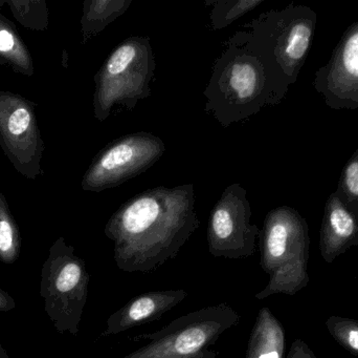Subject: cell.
<instances>
[{"label":"cell","instance_id":"obj_1","mask_svg":"<svg viewBox=\"0 0 358 358\" xmlns=\"http://www.w3.org/2000/svg\"><path fill=\"white\" fill-rule=\"evenodd\" d=\"M195 202L192 183L147 189L126 201L104 227L117 268L150 273L176 259L199 228Z\"/></svg>","mask_w":358,"mask_h":358},{"label":"cell","instance_id":"obj_2","mask_svg":"<svg viewBox=\"0 0 358 358\" xmlns=\"http://www.w3.org/2000/svg\"><path fill=\"white\" fill-rule=\"evenodd\" d=\"M292 85L250 31L236 32L213 64L204 111L227 128L280 104Z\"/></svg>","mask_w":358,"mask_h":358},{"label":"cell","instance_id":"obj_3","mask_svg":"<svg viewBox=\"0 0 358 358\" xmlns=\"http://www.w3.org/2000/svg\"><path fill=\"white\" fill-rule=\"evenodd\" d=\"M260 265L268 283L255 296H296L308 286L310 235L304 216L290 206L273 208L265 216L259 237Z\"/></svg>","mask_w":358,"mask_h":358},{"label":"cell","instance_id":"obj_4","mask_svg":"<svg viewBox=\"0 0 358 358\" xmlns=\"http://www.w3.org/2000/svg\"><path fill=\"white\" fill-rule=\"evenodd\" d=\"M157 60L148 36H132L117 44L94 75V113L103 122L115 106L132 111L152 94Z\"/></svg>","mask_w":358,"mask_h":358},{"label":"cell","instance_id":"obj_5","mask_svg":"<svg viewBox=\"0 0 358 358\" xmlns=\"http://www.w3.org/2000/svg\"><path fill=\"white\" fill-rule=\"evenodd\" d=\"M240 319L241 315L224 303L204 307L178 317L163 329L129 338L147 344L120 358H218L212 347L227 330L239 325Z\"/></svg>","mask_w":358,"mask_h":358},{"label":"cell","instance_id":"obj_6","mask_svg":"<svg viewBox=\"0 0 358 358\" xmlns=\"http://www.w3.org/2000/svg\"><path fill=\"white\" fill-rule=\"evenodd\" d=\"M90 273L75 247L60 237L50 248L41 269L40 296L59 333L77 336L88 298Z\"/></svg>","mask_w":358,"mask_h":358},{"label":"cell","instance_id":"obj_7","mask_svg":"<svg viewBox=\"0 0 358 358\" xmlns=\"http://www.w3.org/2000/svg\"><path fill=\"white\" fill-rule=\"evenodd\" d=\"M317 12L304 4L261 13L244 27L294 84L306 62L317 31Z\"/></svg>","mask_w":358,"mask_h":358},{"label":"cell","instance_id":"obj_8","mask_svg":"<svg viewBox=\"0 0 358 358\" xmlns=\"http://www.w3.org/2000/svg\"><path fill=\"white\" fill-rule=\"evenodd\" d=\"M165 151V142L150 132L115 139L94 158L82 179V189L101 193L120 186L152 167Z\"/></svg>","mask_w":358,"mask_h":358},{"label":"cell","instance_id":"obj_9","mask_svg":"<svg viewBox=\"0 0 358 358\" xmlns=\"http://www.w3.org/2000/svg\"><path fill=\"white\" fill-rule=\"evenodd\" d=\"M252 207L241 185H229L210 210L208 252L214 258L240 260L254 256L261 229L250 223Z\"/></svg>","mask_w":358,"mask_h":358},{"label":"cell","instance_id":"obj_10","mask_svg":"<svg viewBox=\"0 0 358 358\" xmlns=\"http://www.w3.org/2000/svg\"><path fill=\"white\" fill-rule=\"evenodd\" d=\"M35 107L20 95L0 90V147L15 170L31 180L43 174L44 142Z\"/></svg>","mask_w":358,"mask_h":358},{"label":"cell","instance_id":"obj_11","mask_svg":"<svg viewBox=\"0 0 358 358\" xmlns=\"http://www.w3.org/2000/svg\"><path fill=\"white\" fill-rule=\"evenodd\" d=\"M313 88L329 109H358V21L347 27L328 62L315 71Z\"/></svg>","mask_w":358,"mask_h":358},{"label":"cell","instance_id":"obj_12","mask_svg":"<svg viewBox=\"0 0 358 358\" xmlns=\"http://www.w3.org/2000/svg\"><path fill=\"white\" fill-rule=\"evenodd\" d=\"M187 296V292L183 289L157 290L136 296L108 317L106 329L101 336H117L145 324L159 321Z\"/></svg>","mask_w":358,"mask_h":358},{"label":"cell","instance_id":"obj_13","mask_svg":"<svg viewBox=\"0 0 358 358\" xmlns=\"http://www.w3.org/2000/svg\"><path fill=\"white\" fill-rule=\"evenodd\" d=\"M358 246V219L336 191L328 197L320 230V252L327 264Z\"/></svg>","mask_w":358,"mask_h":358},{"label":"cell","instance_id":"obj_14","mask_svg":"<svg viewBox=\"0 0 358 358\" xmlns=\"http://www.w3.org/2000/svg\"><path fill=\"white\" fill-rule=\"evenodd\" d=\"M286 334L268 307H262L250 331L245 358H285Z\"/></svg>","mask_w":358,"mask_h":358},{"label":"cell","instance_id":"obj_15","mask_svg":"<svg viewBox=\"0 0 358 358\" xmlns=\"http://www.w3.org/2000/svg\"><path fill=\"white\" fill-rule=\"evenodd\" d=\"M131 4L132 0H85L81 18L82 43L85 44L123 16Z\"/></svg>","mask_w":358,"mask_h":358},{"label":"cell","instance_id":"obj_16","mask_svg":"<svg viewBox=\"0 0 358 358\" xmlns=\"http://www.w3.org/2000/svg\"><path fill=\"white\" fill-rule=\"evenodd\" d=\"M0 64H8L17 73L34 74L33 58L14 25L0 15Z\"/></svg>","mask_w":358,"mask_h":358},{"label":"cell","instance_id":"obj_17","mask_svg":"<svg viewBox=\"0 0 358 358\" xmlns=\"http://www.w3.org/2000/svg\"><path fill=\"white\" fill-rule=\"evenodd\" d=\"M21 237L10 206L0 191V262L12 265L20 254Z\"/></svg>","mask_w":358,"mask_h":358},{"label":"cell","instance_id":"obj_18","mask_svg":"<svg viewBox=\"0 0 358 358\" xmlns=\"http://www.w3.org/2000/svg\"><path fill=\"white\" fill-rule=\"evenodd\" d=\"M263 2L264 0H206V6L212 8L210 27L215 31L225 29Z\"/></svg>","mask_w":358,"mask_h":358},{"label":"cell","instance_id":"obj_19","mask_svg":"<svg viewBox=\"0 0 358 358\" xmlns=\"http://www.w3.org/2000/svg\"><path fill=\"white\" fill-rule=\"evenodd\" d=\"M336 193L358 219V149L345 164Z\"/></svg>","mask_w":358,"mask_h":358},{"label":"cell","instance_id":"obj_20","mask_svg":"<svg viewBox=\"0 0 358 358\" xmlns=\"http://www.w3.org/2000/svg\"><path fill=\"white\" fill-rule=\"evenodd\" d=\"M326 328L342 348L358 357L357 319L332 315L326 321Z\"/></svg>","mask_w":358,"mask_h":358},{"label":"cell","instance_id":"obj_21","mask_svg":"<svg viewBox=\"0 0 358 358\" xmlns=\"http://www.w3.org/2000/svg\"><path fill=\"white\" fill-rule=\"evenodd\" d=\"M15 18L29 29H43L48 25V10L44 1H8Z\"/></svg>","mask_w":358,"mask_h":358},{"label":"cell","instance_id":"obj_22","mask_svg":"<svg viewBox=\"0 0 358 358\" xmlns=\"http://www.w3.org/2000/svg\"><path fill=\"white\" fill-rule=\"evenodd\" d=\"M285 358H317L310 347L303 340H296L290 346Z\"/></svg>","mask_w":358,"mask_h":358},{"label":"cell","instance_id":"obj_23","mask_svg":"<svg viewBox=\"0 0 358 358\" xmlns=\"http://www.w3.org/2000/svg\"><path fill=\"white\" fill-rule=\"evenodd\" d=\"M16 308L14 298L0 288V312H8Z\"/></svg>","mask_w":358,"mask_h":358},{"label":"cell","instance_id":"obj_24","mask_svg":"<svg viewBox=\"0 0 358 358\" xmlns=\"http://www.w3.org/2000/svg\"><path fill=\"white\" fill-rule=\"evenodd\" d=\"M0 358H10L8 351L2 346L1 342H0Z\"/></svg>","mask_w":358,"mask_h":358},{"label":"cell","instance_id":"obj_25","mask_svg":"<svg viewBox=\"0 0 358 358\" xmlns=\"http://www.w3.org/2000/svg\"><path fill=\"white\" fill-rule=\"evenodd\" d=\"M4 2L3 1H0V6H2V4H3Z\"/></svg>","mask_w":358,"mask_h":358},{"label":"cell","instance_id":"obj_26","mask_svg":"<svg viewBox=\"0 0 358 358\" xmlns=\"http://www.w3.org/2000/svg\"><path fill=\"white\" fill-rule=\"evenodd\" d=\"M357 279H358V277H357Z\"/></svg>","mask_w":358,"mask_h":358}]
</instances>
